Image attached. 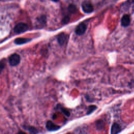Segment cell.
<instances>
[{
  "instance_id": "cell-1",
  "label": "cell",
  "mask_w": 134,
  "mask_h": 134,
  "mask_svg": "<svg viewBox=\"0 0 134 134\" xmlns=\"http://www.w3.org/2000/svg\"><path fill=\"white\" fill-rule=\"evenodd\" d=\"M28 30L27 25L24 23H20L17 24L14 28V32L16 34H21L25 32Z\"/></svg>"
},
{
  "instance_id": "cell-2",
  "label": "cell",
  "mask_w": 134,
  "mask_h": 134,
  "mask_svg": "<svg viewBox=\"0 0 134 134\" xmlns=\"http://www.w3.org/2000/svg\"><path fill=\"white\" fill-rule=\"evenodd\" d=\"M9 63L11 66L14 67L16 66L20 62L21 58L18 54L14 53L12 54V55L9 58Z\"/></svg>"
},
{
  "instance_id": "cell-3",
  "label": "cell",
  "mask_w": 134,
  "mask_h": 134,
  "mask_svg": "<svg viewBox=\"0 0 134 134\" xmlns=\"http://www.w3.org/2000/svg\"><path fill=\"white\" fill-rule=\"evenodd\" d=\"M82 8L83 12L86 13H90L93 11V6L91 2L88 0L84 1L82 4Z\"/></svg>"
},
{
  "instance_id": "cell-4",
  "label": "cell",
  "mask_w": 134,
  "mask_h": 134,
  "mask_svg": "<svg viewBox=\"0 0 134 134\" xmlns=\"http://www.w3.org/2000/svg\"><path fill=\"white\" fill-rule=\"evenodd\" d=\"M87 30V25L85 23H80L77 27L76 29V33L78 35H82L85 33Z\"/></svg>"
},
{
  "instance_id": "cell-5",
  "label": "cell",
  "mask_w": 134,
  "mask_h": 134,
  "mask_svg": "<svg viewBox=\"0 0 134 134\" xmlns=\"http://www.w3.org/2000/svg\"><path fill=\"white\" fill-rule=\"evenodd\" d=\"M68 39V35L64 33H61L57 38L59 44L61 46L64 45H65L67 43Z\"/></svg>"
},
{
  "instance_id": "cell-6",
  "label": "cell",
  "mask_w": 134,
  "mask_h": 134,
  "mask_svg": "<svg viewBox=\"0 0 134 134\" xmlns=\"http://www.w3.org/2000/svg\"><path fill=\"white\" fill-rule=\"evenodd\" d=\"M46 127L47 130L49 131H56L60 128V126L54 124L52 122L49 121L47 122Z\"/></svg>"
},
{
  "instance_id": "cell-7",
  "label": "cell",
  "mask_w": 134,
  "mask_h": 134,
  "mask_svg": "<svg viewBox=\"0 0 134 134\" xmlns=\"http://www.w3.org/2000/svg\"><path fill=\"white\" fill-rule=\"evenodd\" d=\"M131 23V18L130 16L127 14L124 15L121 19V24L124 27H127Z\"/></svg>"
},
{
  "instance_id": "cell-8",
  "label": "cell",
  "mask_w": 134,
  "mask_h": 134,
  "mask_svg": "<svg viewBox=\"0 0 134 134\" xmlns=\"http://www.w3.org/2000/svg\"><path fill=\"white\" fill-rule=\"evenodd\" d=\"M122 130L121 127L117 123H114L111 128V134H117Z\"/></svg>"
},
{
  "instance_id": "cell-9",
  "label": "cell",
  "mask_w": 134,
  "mask_h": 134,
  "mask_svg": "<svg viewBox=\"0 0 134 134\" xmlns=\"http://www.w3.org/2000/svg\"><path fill=\"white\" fill-rule=\"evenodd\" d=\"M31 41V39L29 38H16L15 40L14 41V43L17 45H22L24 44L27 43Z\"/></svg>"
},
{
  "instance_id": "cell-10",
  "label": "cell",
  "mask_w": 134,
  "mask_h": 134,
  "mask_svg": "<svg viewBox=\"0 0 134 134\" xmlns=\"http://www.w3.org/2000/svg\"><path fill=\"white\" fill-rule=\"evenodd\" d=\"M96 128L98 130H101L104 127V123L102 120H98L96 123Z\"/></svg>"
},
{
  "instance_id": "cell-11",
  "label": "cell",
  "mask_w": 134,
  "mask_h": 134,
  "mask_svg": "<svg viewBox=\"0 0 134 134\" xmlns=\"http://www.w3.org/2000/svg\"><path fill=\"white\" fill-rule=\"evenodd\" d=\"M96 108H97V107L95 105H91L89 106L88 110L87 115L91 114L92 112H93L94 111H95Z\"/></svg>"
},
{
  "instance_id": "cell-12",
  "label": "cell",
  "mask_w": 134,
  "mask_h": 134,
  "mask_svg": "<svg viewBox=\"0 0 134 134\" xmlns=\"http://www.w3.org/2000/svg\"><path fill=\"white\" fill-rule=\"evenodd\" d=\"M68 10L70 13H75L77 11V7L75 5H74L71 4L69 5L68 7Z\"/></svg>"
},
{
  "instance_id": "cell-13",
  "label": "cell",
  "mask_w": 134,
  "mask_h": 134,
  "mask_svg": "<svg viewBox=\"0 0 134 134\" xmlns=\"http://www.w3.org/2000/svg\"><path fill=\"white\" fill-rule=\"evenodd\" d=\"M28 131L31 133V134H37L38 133L36 129L34 127H29Z\"/></svg>"
},
{
  "instance_id": "cell-14",
  "label": "cell",
  "mask_w": 134,
  "mask_h": 134,
  "mask_svg": "<svg viewBox=\"0 0 134 134\" xmlns=\"http://www.w3.org/2000/svg\"><path fill=\"white\" fill-rule=\"evenodd\" d=\"M61 111L64 114H65L66 116H70V112L68 111L67 109L63 108H61Z\"/></svg>"
},
{
  "instance_id": "cell-15",
  "label": "cell",
  "mask_w": 134,
  "mask_h": 134,
  "mask_svg": "<svg viewBox=\"0 0 134 134\" xmlns=\"http://www.w3.org/2000/svg\"><path fill=\"white\" fill-rule=\"evenodd\" d=\"M69 20H70V18H69L68 16H66L63 19L62 22H63V24H67L69 22Z\"/></svg>"
},
{
  "instance_id": "cell-16",
  "label": "cell",
  "mask_w": 134,
  "mask_h": 134,
  "mask_svg": "<svg viewBox=\"0 0 134 134\" xmlns=\"http://www.w3.org/2000/svg\"><path fill=\"white\" fill-rule=\"evenodd\" d=\"M17 134H27L25 132H19Z\"/></svg>"
},
{
  "instance_id": "cell-17",
  "label": "cell",
  "mask_w": 134,
  "mask_h": 134,
  "mask_svg": "<svg viewBox=\"0 0 134 134\" xmlns=\"http://www.w3.org/2000/svg\"><path fill=\"white\" fill-rule=\"evenodd\" d=\"M51 1H52L53 2H58L59 1V0H51Z\"/></svg>"
},
{
  "instance_id": "cell-18",
  "label": "cell",
  "mask_w": 134,
  "mask_h": 134,
  "mask_svg": "<svg viewBox=\"0 0 134 134\" xmlns=\"http://www.w3.org/2000/svg\"></svg>"
}]
</instances>
